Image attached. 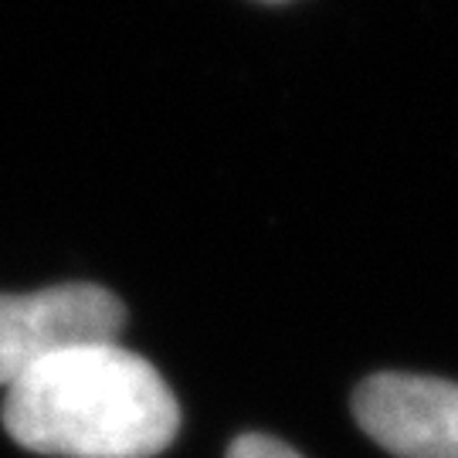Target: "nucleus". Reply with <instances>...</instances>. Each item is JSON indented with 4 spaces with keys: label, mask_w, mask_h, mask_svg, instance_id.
<instances>
[{
    "label": "nucleus",
    "mask_w": 458,
    "mask_h": 458,
    "mask_svg": "<svg viewBox=\"0 0 458 458\" xmlns=\"http://www.w3.org/2000/svg\"><path fill=\"white\" fill-rule=\"evenodd\" d=\"M228 458H302L293 445L268 438V435H242L228 448Z\"/></svg>",
    "instance_id": "4"
},
{
    "label": "nucleus",
    "mask_w": 458,
    "mask_h": 458,
    "mask_svg": "<svg viewBox=\"0 0 458 458\" xmlns=\"http://www.w3.org/2000/svg\"><path fill=\"white\" fill-rule=\"evenodd\" d=\"M126 310L109 289L65 282L41 293H0V387L65 350L115 344Z\"/></svg>",
    "instance_id": "2"
},
{
    "label": "nucleus",
    "mask_w": 458,
    "mask_h": 458,
    "mask_svg": "<svg viewBox=\"0 0 458 458\" xmlns=\"http://www.w3.org/2000/svg\"><path fill=\"white\" fill-rule=\"evenodd\" d=\"M353 418L394 458H458V384L374 374L353 391Z\"/></svg>",
    "instance_id": "3"
},
{
    "label": "nucleus",
    "mask_w": 458,
    "mask_h": 458,
    "mask_svg": "<svg viewBox=\"0 0 458 458\" xmlns=\"http://www.w3.org/2000/svg\"><path fill=\"white\" fill-rule=\"evenodd\" d=\"M4 428L41 455L153 458L177 438L181 408L149 360L119 344H89L17 377Z\"/></svg>",
    "instance_id": "1"
}]
</instances>
